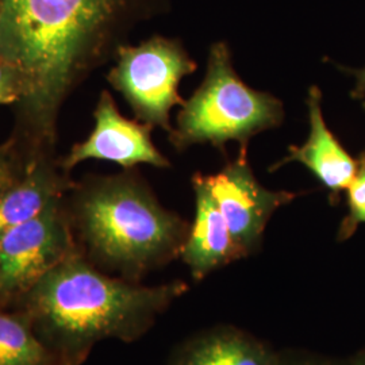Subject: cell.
Here are the masks:
<instances>
[{
    "label": "cell",
    "instance_id": "obj_1",
    "mask_svg": "<svg viewBox=\"0 0 365 365\" xmlns=\"http://www.w3.org/2000/svg\"><path fill=\"white\" fill-rule=\"evenodd\" d=\"M163 6L164 0H0V57L19 73L21 128L37 150L54 144L72 90Z\"/></svg>",
    "mask_w": 365,
    "mask_h": 365
},
{
    "label": "cell",
    "instance_id": "obj_2",
    "mask_svg": "<svg viewBox=\"0 0 365 365\" xmlns=\"http://www.w3.org/2000/svg\"><path fill=\"white\" fill-rule=\"evenodd\" d=\"M187 291L173 282L141 286L99 269L81 248L54 267L14 304L61 365H81L105 339L133 342Z\"/></svg>",
    "mask_w": 365,
    "mask_h": 365
},
{
    "label": "cell",
    "instance_id": "obj_3",
    "mask_svg": "<svg viewBox=\"0 0 365 365\" xmlns=\"http://www.w3.org/2000/svg\"><path fill=\"white\" fill-rule=\"evenodd\" d=\"M66 209L88 260L137 283L179 257L190 230L182 217L158 202L134 168L75 184Z\"/></svg>",
    "mask_w": 365,
    "mask_h": 365
},
{
    "label": "cell",
    "instance_id": "obj_4",
    "mask_svg": "<svg viewBox=\"0 0 365 365\" xmlns=\"http://www.w3.org/2000/svg\"><path fill=\"white\" fill-rule=\"evenodd\" d=\"M283 120V102L247 86L235 73L230 48L215 42L210 48L203 83L184 101L170 141L179 152L203 144L223 152L229 141L248 149L250 138L279 128Z\"/></svg>",
    "mask_w": 365,
    "mask_h": 365
},
{
    "label": "cell",
    "instance_id": "obj_5",
    "mask_svg": "<svg viewBox=\"0 0 365 365\" xmlns=\"http://www.w3.org/2000/svg\"><path fill=\"white\" fill-rule=\"evenodd\" d=\"M114 58L107 81L130 106L135 119L170 134V110L184 103L179 84L197 68L182 42L153 36L138 45H120Z\"/></svg>",
    "mask_w": 365,
    "mask_h": 365
},
{
    "label": "cell",
    "instance_id": "obj_6",
    "mask_svg": "<svg viewBox=\"0 0 365 365\" xmlns=\"http://www.w3.org/2000/svg\"><path fill=\"white\" fill-rule=\"evenodd\" d=\"M78 247L66 199L0 237V309H13L30 288Z\"/></svg>",
    "mask_w": 365,
    "mask_h": 365
},
{
    "label": "cell",
    "instance_id": "obj_7",
    "mask_svg": "<svg viewBox=\"0 0 365 365\" xmlns=\"http://www.w3.org/2000/svg\"><path fill=\"white\" fill-rule=\"evenodd\" d=\"M248 149H240L215 175L205 176L210 192L227 223L235 244L249 256L260 247L267 223L274 211L302 192L272 191L261 185L248 163Z\"/></svg>",
    "mask_w": 365,
    "mask_h": 365
},
{
    "label": "cell",
    "instance_id": "obj_8",
    "mask_svg": "<svg viewBox=\"0 0 365 365\" xmlns=\"http://www.w3.org/2000/svg\"><path fill=\"white\" fill-rule=\"evenodd\" d=\"M95 125L87 140L72 146L61 163L64 172L73 170L88 160L111 161L123 170L149 164L160 170L170 168V160L152 141V125L138 119H128L118 110L113 95L102 91L93 111Z\"/></svg>",
    "mask_w": 365,
    "mask_h": 365
},
{
    "label": "cell",
    "instance_id": "obj_9",
    "mask_svg": "<svg viewBox=\"0 0 365 365\" xmlns=\"http://www.w3.org/2000/svg\"><path fill=\"white\" fill-rule=\"evenodd\" d=\"M307 110L310 135L303 145H289L288 155L274 164L269 172L279 170L289 163H300L313 173L327 191L331 200L339 202L342 191H346L357 170L354 160L327 128L322 114V95L317 86L309 90Z\"/></svg>",
    "mask_w": 365,
    "mask_h": 365
},
{
    "label": "cell",
    "instance_id": "obj_10",
    "mask_svg": "<svg viewBox=\"0 0 365 365\" xmlns=\"http://www.w3.org/2000/svg\"><path fill=\"white\" fill-rule=\"evenodd\" d=\"M195 191V218L182 245V261L195 280H202L223 265L245 257L235 244L230 229L202 173L192 176Z\"/></svg>",
    "mask_w": 365,
    "mask_h": 365
},
{
    "label": "cell",
    "instance_id": "obj_11",
    "mask_svg": "<svg viewBox=\"0 0 365 365\" xmlns=\"http://www.w3.org/2000/svg\"><path fill=\"white\" fill-rule=\"evenodd\" d=\"M42 155L27 160L22 175L0 194V237L66 200L76 182Z\"/></svg>",
    "mask_w": 365,
    "mask_h": 365
},
{
    "label": "cell",
    "instance_id": "obj_12",
    "mask_svg": "<svg viewBox=\"0 0 365 365\" xmlns=\"http://www.w3.org/2000/svg\"><path fill=\"white\" fill-rule=\"evenodd\" d=\"M173 365H280L261 342L232 329L215 330L185 344Z\"/></svg>",
    "mask_w": 365,
    "mask_h": 365
},
{
    "label": "cell",
    "instance_id": "obj_13",
    "mask_svg": "<svg viewBox=\"0 0 365 365\" xmlns=\"http://www.w3.org/2000/svg\"><path fill=\"white\" fill-rule=\"evenodd\" d=\"M0 365H61L26 314L0 309Z\"/></svg>",
    "mask_w": 365,
    "mask_h": 365
},
{
    "label": "cell",
    "instance_id": "obj_14",
    "mask_svg": "<svg viewBox=\"0 0 365 365\" xmlns=\"http://www.w3.org/2000/svg\"><path fill=\"white\" fill-rule=\"evenodd\" d=\"M348 215L344 218L339 230V240L351 238L357 227L365 223V149L357 158V170L352 182L346 188Z\"/></svg>",
    "mask_w": 365,
    "mask_h": 365
},
{
    "label": "cell",
    "instance_id": "obj_15",
    "mask_svg": "<svg viewBox=\"0 0 365 365\" xmlns=\"http://www.w3.org/2000/svg\"><path fill=\"white\" fill-rule=\"evenodd\" d=\"M26 164L19 156L16 138L0 145V194L22 175Z\"/></svg>",
    "mask_w": 365,
    "mask_h": 365
},
{
    "label": "cell",
    "instance_id": "obj_16",
    "mask_svg": "<svg viewBox=\"0 0 365 365\" xmlns=\"http://www.w3.org/2000/svg\"><path fill=\"white\" fill-rule=\"evenodd\" d=\"M22 98V81L18 71L0 57V106L18 105Z\"/></svg>",
    "mask_w": 365,
    "mask_h": 365
},
{
    "label": "cell",
    "instance_id": "obj_17",
    "mask_svg": "<svg viewBox=\"0 0 365 365\" xmlns=\"http://www.w3.org/2000/svg\"><path fill=\"white\" fill-rule=\"evenodd\" d=\"M349 73L356 78V87L351 92L353 99L363 101V107L365 108V66L361 69H346Z\"/></svg>",
    "mask_w": 365,
    "mask_h": 365
},
{
    "label": "cell",
    "instance_id": "obj_18",
    "mask_svg": "<svg viewBox=\"0 0 365 365\" xmlns=\"http://www.w3.org/2000/svg\"><path fill=\"white\" fill-rule=\"evenodd\" d=\"M297 365H319V364H315V363H300V364Z\"/></svg>",
    "mask_w": 365,
    "mask_h": 365
},
{
    "label": "cell",
    "instance_id": "obj_19",
    "mask_svg": "<svg viewBox=\"0 0 365 365\" xmlns=\"http://www.w3.org/2000/svg\"><path fill=\"white\" fill-rule=\"evenodd\" d=\"M360 365H365V361H364V363H361V364H360Z\"/></svg>",
    "mask_w": 365,
    "mask_h": 365
}]
</instances>
